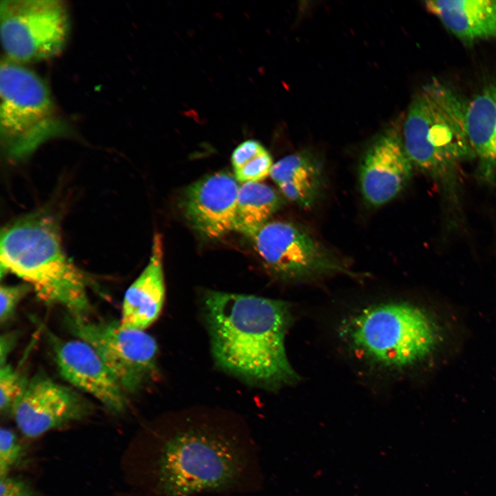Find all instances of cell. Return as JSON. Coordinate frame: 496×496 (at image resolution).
Here are the masks:
<instances>
[{
    "mask_svg": "<svg viewBox=\"0 0 496 496\" xmlns=\"http://www.w3.org/2000/svg\"><path fill=\"white\" fill-rule=\"evenodd\" d=\"M204 302L211 351L220 368L270 390L298 380L285 346L292 320L287 302L220 291H208Z\"/></svg>",
    "mask_w": 496,
    "mask_h": 496,
    "instance_id": "1",
    "label": "cell"
},
{
    "mask_svg": "<svg viewBox=\"0 0 496 496\" xmlns=\"http://www.w3.org/2000/svg\"><path fill=\"white\" fill-rule=\"evenodd\" d=\"M249 437L207 423L171 426L158 444L154 480L162 496H191L242 485L253 463Z\"/></svg>",
    "mask_w": 496,
    "mask_h": 496,
    "instance_id": "2",
    "label": "cell"
},
{
    "mask_svg": "<svg viewBox=\"0 0 496 496\" xmlns=\"http://www.w3.org/2000/svg\"><path fill=\"white\" fill-rule=\"evenodd\" d=\"M1 276L10 272L25 281L39 299L70 315L86 318L91 309L87 279L68 258L56 221L45 211L25 216L1 234Z\"/></svg>",
    "mask_w": 496,
    "mask_h": 496,
    "instance_id": "3",
    "label": "cell"
},
{
    "mask_svg": "<svg viewBox=\"0 0 496 496\" xmlns=\"http://www.w3.org/2000/svg\"><path fill=\"white\" fill-rule=\"evenodd\" d=\"M467 103L451 87L434 80L413 97L404 120L402 140L413 165L446 189L457 167L475 156L467 134Z\"/></svg>",
    "mask_w": 496,
    "mask_h": 496,
    "instance_id": "4",
    "label": "cell"
},
{
    "mask_svg": "<svg viewBox=\"0 0 496 496\" xmlns=\"http://www.w3.org/2000/svg\"><path fill=\"white\" fill-rule=\"evenodd\" d=\"M340 335L360 358L390 371L424 359L439 336L435 323L424 311L404 302L365 308L342 323Z\"/></svg>",
    "mask_w": 496,
    "mask_h": 496,
    "instance_id": "5",
    "label": "cell"
},
{
    "mask_svg": "<svg viewBox=\"0 0 496 496\" xmlns=\"http://www.w3.org/2000/svg\"><path fill=\"white\" fill-rule=\"evenodd\" d=\"M0 99L1 143L11 160L28 157L48 139L68 131L44 81L7 59L1 63Z\"/></svg>",
    "mask_w": 496,
    "mask_h": 496,
    "instance_id": "6",
    "label": "cell"
},
{
    "mask_svg": "<svg viewBox=\"0 0 496 496\" xmlns=\"http://www.w3.org/2000/svg\"><path fill=\"white\" fill-rule=\"evenodd\" d=\"M70 33L64 1L5 0L0 3V36L6 59L18 63L59 55Z\"/></svg>",
    "mask_w": 496,
    "mask_h": 496,
    "instance_id": "7",
    "label": "cell"
},
{
    "mask_svg": "<svg viewBox=\"0 0 496 496\" xmlns=\"http://www.w3.org/2000/svg\"><path fill=\"white\" fill-rule=\"evenodd\" d=\"M67 323L74 335L95 349L124 392L140 391L156 375L157 344L144 331L127 329L120 321L71 315Z\"/></svg>",
    "mask_w": 496,
    "mask_h": 496,
    "instance_id": "8",
    "label": "cell"
},
{
    "mask_svg": "<svg viewBox=\"0 0 496 496\" xmlns=\"http://www.w3.org/2000/svg\"><path fill=\"white\" fill-rule=\"evenodd\" d=\"M249 238L264 263L280 278L298 282L338 273L354 276L335 254L297 224L269 221Z\"/></svg>",
    "mask_w": 496,
    "mask_h": 496,
    "instance_id": "9",
    "label": "cell"
},
{
    "mask_svg": "<svg viewBox=\"0 0 496 496\" xmlns=\"http://www.w3.org/2000/svg\"><path fill=\"white\" fill-rule=\"evenodd\" d=\"M91 404L70 387L43 375L29 380L11 414L21 433L34 438L87 417Z\"/></svg>",
    "mask_w": 496,
    "mask_h": 496,
    "instance_id": "10",
    "label": "cell"
},
{
    "mask_svg": "<svg viewBox=\"0 0 496 496\" xmlns=\"http://www.w3.org/2000/svg\"><path fill=\"white\" fill-rule=\"evenodd\" d=\"M413 165L397 131L390 129L380 134L360 164L359 183L366 203L378 207L394 199L411 178Z\"/></svg>",
    "mask_w": 496,
    "mask_h": 496,
    "instance_id": "11",
    "label": "cell"
},
{
    "mask_svg": "<svg viewBox=\"0 0 496 496\" xmlns=\"http://www.w3.org/2000/svg\"><path fill=\"white\" fill-rule=\"evenodd\" d=\"M240 185L230 174L219 172L191 184L185 191L182 210L200 235L216 239L235 231Z\"/></svg>",
    "mask_w": 496,
    "mask_h": 496,
    "instance_id": "12",
    "label": "cell"
},
{
    "mask_svg": "<svg viewBox=\"0 0 496 496\" xmlns=\"http://www.w3.org/2000/svg\"><path fill=\"white\" fill-rule=\"evenodd\" d=\"M50 337L58 369L67 382L94 397L112 413L125 409L123 390L91 345L80 339Z\"/></svg>",
    "mask_w": 496,
    "mask_h": 496,
    "instance_id": "13",
    "label": "cell"
},
{
    "mask_svg": "<svg viewBox=\"0 0 496 496\" xmlns=\"http://www.w3.org/2000/svg\"><path fill=\"white\" fill-rule=\"evenodd\" d=\"M163 259L162 237L156 234L149 262L125 293L119 320L123 327L144 331L159 316L165 296Z\"/></svg>",
    "mask_w": 496,
    "mask_h": 496,
    "instance_id": "14",
    "label": "cell"
},
{
    "mask_svg": "<svg viewBox=\"0 0 496 496\" xmlns=\"http://www.w3.org/2000/svg\"><path fill=\"white\" fill-rule=\"evenodd\" d=\"M424 5L464 43L496 39V0H431Z\"/></svg>",
    "mask_w": 496,
    "mask_h": 496,
    "instance_id": "15",
    "label": "cell"
},
{
    "mask_svg": "<svg viewBox=\"0 0 496 496\" xmlns=\"http://www.w3.org/2000/svg\"><path fill=\"white\" fill-rule=\"evenodd\" d=\"M270 176L282 195L300 207H312L324 187V171L313 153L303 150L273 165Z\"/></svg>",
    "mask_w": 496,
    "mask_h": 496,
    "instance_id": "16",
    "label": "cell"
},
{
    "mask_svg": "<svg viewBox=\"0 0 496 496\" xmlns=\"http://www.w3.org/2000/svg\"><path fill=\"white\" fill-rule=\"evenodd\" d=\"M470 144L486 168H496V84L484 88L470 102L466 113Z\"/></svg>",
    "mask_w": 496,
    "mask_h": 496,
    "instance_id": "17",
    "label": "cell"
},
{
    "mask_svg": "<svg viewBox=\"0 0 496 496\" xmlns=\"http://www.w3.org/2000/svg\"><path fill=\"white\" fill-rule=\"evenodd\" d=\"M281 205L280 195L271 187L261 182L242 183L238 194L235 231L250 238L269 222Z\"/></svg>",
    "mask_w": 496,
    "mask_h": 496,
    "instance_id": "18",
    "label": "cell"
},
{
    "mask_svg": "<svg viewBox=\"0 0 496 496\" xmlns=\"http://www.w3.org/2000/svg\"><path fill=\"white\" fill-rule=\"evenodd\" d=\"M234 177L242 183L260 182L270 176L272 158L266 149L255 140L240 143L231 154Z\"/></svg>",
    "mask_w": 496,
    "mask_h": 496,
    "instance_id": "19",
    "label": "cell"
},
{
    "mask_svg": "<svg viewBox=\"0 0 496 496\" xmlns=\"http://www.w3.org/2000/svg\"><path fill=\"white\" fill-rule=\"evenodd\" d=\"M29 380L8 364L0 369V409L1 413L12 410L26 389Z\"/></svg>",
    "mask_w": 496,
    "mask_h": 496,
    "instance_id": "20",
    "label": "cell"
},
{
    "mask_svg": "<svg viewBox=\"0 0 496 496\" xmlns=\"http://www.w3.org/2000/svg\"><path fill=\"white\" fill-rule=\"evenodd\" d=\"M23 448L13 431L1 428L0 433V478L9 475L10 471L20 463Z\"/></svg>",
    "mask_w": 496,
    "mask_h": 496,
    "instance_id": "21",
    "label": "cell"
},
{
    "mask_svg": "<svg viewBox=\"0 0 496 496\" xmlns=\"http://www.w3.org/2000/svg\"><path fill=\"white\" fill-rule=\"evenodd\" d=\"M32 289L28 283L1 285L0 287V320L6 322L13 316L17 304Z\"/></svg>",
    "mask_w": 496,
    "mask_h": 496,
    "instance_id": "22",
    "label": "cell"
},
{
    "mask_svg": "<svg viewBox=\"0 0 496 496\" xmlns=\"http://www.w3.org/2000/svg\"><path fill=\"white\" fill-rule=\"evenodd\" d=\"M0 496H37L28 483L18 477H1Z\"/></svg>",
    "mask_w": 496,
    "mask_h": 496,
    "instance_id": "23",
    "label": "cell"
},
{
    "mask_svg": "<svg viewBox=\"0 0 496 496\" xmlns=\"http://www.w3.org/2000/svg\"><path fill=\"white\" fill-rule=\"evenodd\" d=\"M16 336L12 333H5L1 336L0 342V358H1V366H3L6 363V360L8 354L10 353L12 348L14 347L15 342Z\"/></svg>",
    "mask_w": 496,
    "mask_h": 496,
    "instance_id": "24",
    "label": "cell"
}]
</instances>
